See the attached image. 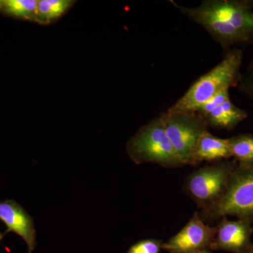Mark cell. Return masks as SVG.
<instances>
[{
	"instance_id": "1",
	"label": "cell",
	"mask_w": 253,
	"mask_h": 253,
	"mask_svg": "<svg viewBox=\"0 0 253 253\" xmlns=\"http://www.w3.org/2000/svg\"><path fill=\"white\" fill-rule=\"evenodd\" d=\"M170 2L190 21L205 28L224 51L253 45V1L206 0L196 7Z\"/></svg>"
},
{
	"instance_id": "2",
	"label": "cell",
	"mask_w": 253,
	"mask_h": 253,
	"mask_svg": "<svg viewBox=\"0 0 253 253\" xmlns=\"http://www.w3.org/2000/svg\"><path fill=\"white\" fill-rule=\"evenodd\" d=\"M243 58L242 50L238 48L228 50L221 62L193 83L167 111L196 113L203 104L217 93L236 87L241 76Z\"/></svg>"
},
{
	"instance_id": "3",
	"label": "cell",
	"mask_w": 253,
	"mask_h": 253,
	"mask_svg": "<svg viewBox=\"0 0 253 253\" xmlns=\"http://www.w3.org/2000/svg\"><path fill=\"white\" fill-rule=\"evenodd\" d=\"M126 152L136 164L152 163L166 168L183 166L160 116L141 126L130 138Z\"/></svg>"
},
{
	"instance_id": "4",
	"label": "cell",
	"mask_w": 253,
	"mask_h": 253,
	"mask_svg": "<svg viewBox=\"0 0 253 253\" xmlns=\"http://www.w3.org/2000/svg\"><path fill=\"white\" fill-rule=\"evenodd\" d=\"M211 212L217 217L234 216L253 224V166H236Z\"/></svg>"
},
{
	"instance_id": "5",
	"label": "cell",
	"mask_w": 253,
	"mask_h": 253,
	"mask_svg": "<svg viewBox=\"0 0 253 253\" xmlns=\"http://www.w3.org/2000/svg\"><path fill=\"white\" fill-rule=\"evenodd\" d=\"M159 116L181 163L182 165L194 164L198 141L208 131L204 118L197 113L168 111Z\"/></svg>"
},
{
	"instance_id": "6",
	"label": "cell",
	"mask_w": 253,
	"mask_h": 253,
	"mask_svg": "<svg viewBox=\"0 0 253 253\" xmlns=\"http://www.w3.org/2000/svg\"><path fill=\"white\" fill-rule=\"evenodd\" d=\"M236 161L206 166L191 174L187 182L190 194L203 205L217 202L224 193Z\"/></svg>"
},
{
	"instance_id": "7",
	"label": "cell",
	"mask_w": 253,
	"mask_h": 253,
	"mask_svg": "<svg viewBox=\"0 0 253 253\" xmlns=\"http://www.w3.org/2000/svg\"><path fill=\"white\" fill-rule=\"evenodd\" d=\"M216 229H213L195 214L186 225L176 235L163 244L169 253H191L206 249L212 244Z\"/></svg>"
},
{
	"instance_id": "8",
	"label": "cell",
	"mask_w": 253,
	"mask_h": 253,
	"mask_svg": "<svg viewBox=\"0 0 253 253\" xmlns=\"http://www.w3.org/2000/svg\"><path fill=\"white\" fill-rule=\"evenodd\" d=\"M253 228L249 221L224 219L216 229L215 238L210 248L233 253H246L253 249Z\"/></svg>"
},
{
	"instance_id": "9",
	"label": "cell",
	"mask_w": 253,
	"mask_h": 253,
	"mask_svg": "<svg viewBox=\"0 0 253 253\" xmlns=\"http://www.w3.org/2000/svg\"><path fill=\"white\" fill-rule=\"evenodd\" d=\"M0 220L6 226L4 235L13 232L24 241L28 253L36 249V230L34 221L27 211L14 200L0 201Z\"/></svg>"
},
{
	"instance_id": "10",
	"label": "cell",
	"mask_w": 253,
	"mask_h": 253,
	"mask_svg": "<svg viewBox=\"0 0 253 253\" xmlns=\"http://www.w3.org/2000/svg\"><path fill=\"white\" fill-rule=\"evenodd\" d=\"M231 157L229 139H222L213 136L207 131L198 141L195 150L194 161L196 163L202 161H219Z\"/></svg>"
},
{
	"instance_id": "11",
	"label": "cell",
	"mask_w": 253,
	"mask_h": 253,
	"mask_svg": "<svg viewBox=\"0 0 253 253\" xmlns=\"http://www.w3.org/2000/svg\"><path fill=\"white\" fill-rule=\"evenodd\" d=\"M248 117L249 113L237 107L229 99L203 118L208 126L216 129L231 130Z\"/></svg>"
},
{
	"instance_id": "12",
	"label": "cell",
	"mask_w": 253,
	"mask_h": 253,
	"mask_svg": "<svg viewBox=\"0 0 253 253\" xmlns=\"http://www.w3.org/2000/svg\"><path fill=\"white\" fill-rule=\"evenodd\" d=\"M76 2L73 0H38L36 23L48 26L59 21Z\"/></svg>"
},
{
	"instance_id": "13",
	"label": "cell",
	"mask_w": 253,
	"mask_h": 253,
	"mask_svg": "<svg viewBox=\"0 0 253 253\" xmlns=\"http://www.w3.org/2000/svg\"><path fill=\"white\" fill-rule=\"evenodd\" d=\"M38 0H0V14L36 23Z\"/></svg>"
},
{
	"instance_id": "14",
	"label": "cell",
	"mask_w": 253,
	"mask_h": 253,
	"mask_svg": "<svg viewBox=\"0 0 253 253\" xmlns=\"http://www.w3.org/2000/svg\"><path fill=\"white\" fill-rule=\"evenodd\" d=\"M231 157L241 166H253V135L241 134L229 138Z\"/></svg>"
},
{
	"instance_id": "15",
	"label": "cell",
	"mask_w": 253,
	"mask_h": 253,
	"mask_svg": "<svg viewBox=\"0 0 253 253\" xmlns=\"http://www.w3.org/2000/svg\"><path fill=\"white\" fill-rule=\"evenodd\" d=\"M236 87L240 91L253 99V59L245 72L241 73Z\"/></svg>"
},
{
	"instance_id": "16",
	"label": "cell",
	"mask_w": 253,
	"mask_h": 253,
	"mask_svg": "<svg viewBox=\"0 0 253 253\" xmlns=\"http://www.w3.org/2000/svg\"><path fill=\"white\" fill-rule=\"evenodd\" d=\"M162 248L163 244L161 241L145 239L131 246L126 253H160Z\"/></svg>"
},
{
	"instance_id": "17",
	"label": "cell",
	"mask_w": 253,
	"mask_h": 253,
	"mask_svg": "<svg viewBox=\"0 0 253 253\" xmlns=\"http://www.w3.org/2000/svg\"><path fill=\"white\" fill-rule=\"evenodd\" d=\"M229 90V89H224V90L221 91L220 92L214 95L211 99L208 100L205 104H203L197 110L196 113L199 114L201 117H205L208 113L211 112L213 109H215L216 107L224 103L226 100L230 99Z\"/></svg>"
},
{
	"instance_id": "18",
	"label": "cell",
	"mask_w": 253,
	"mask_h": 253,
	"mask_svg": "<svg viewBox=\"0 0 253 253\" xmlns=\"http://www.w3.org/2000/svg\"><path fill=\"white\" fill-rule=\"evenodd\" d=\"M211 253L207 249L200 250V251H195L194 253Z\"/></svg>"
},
{
	"instance_id": "19",
	"label": "cell",
	"mask_w": 253,
	"mask_h": 253,
	"mask_svg": "<svg viewBox=\"0 0 253 253\" xmlns=\"http://www.w3.org/2000/svg\"><path fill=\"white\" fill-rule=\"evenodd\" d=\"M4 233H1V231H0V243H1V240L3 239V238H4Z\"/></svg>"
},
{
	"instance_id": "20",
	"label": "cell",
	"mask_w": 253,
	"mask_h": 253,
	"mask_svg": "<svg viewBox=\"0 0 253 253\" xmlns=\"http://www.w3.org/2000/svg\"><path fill=\"white\" fill-rule=\"evenodd\" d=\"M246 253H253V249L251 250V251H249V252Z\"/></svg>"
},
{
	"instance_id": "21",
	"label": "cell",
	"mask_w": 253,
	"mask_h": 253,
	"mask_svg": "<svg viewBox=\"0 0 253 253\" xmlns=\"http://www.w3.org/2000/svg\"></svg>"
}]
</instances>
